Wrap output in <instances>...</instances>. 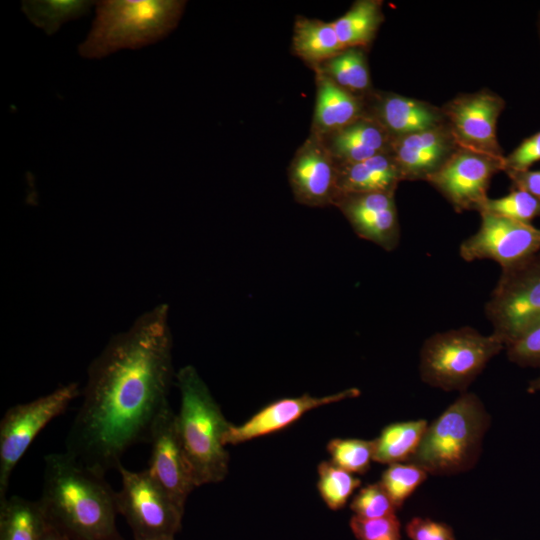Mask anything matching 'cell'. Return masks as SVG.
Wrapping results in <instances>:
<instances>
[{
	"label": "cell",
	"instance_id": "cell-3",
	"mask_svg": "<svg viewBox=\"0 0 540 540\" xmlns=\"http://www.w3.org/2000/svg\"><path fill=\"white\" fill-rule=\"evenodd\" d=\"M176 383L180 393L177 426L196 485L221 482L229 468L223 436L231 423L195 367H182Z\"/></svg>",
	"mask_w": 540,
	"mask_h": 540
},
{
	"label": "cell",
	"instance_id": "cell-18",
	"mask_svg": "<svg viewBox=\"0 0 540 540\" xmlns=\"http://www.w3.org/2000/svg\"><path fill=\"white\" fill-rule=\"evenodd\" d=\"M365 113L380 123L392 138L440 126L441 108L393 92H371L364 97Z\"/></svg>",
	"mask_w": 540,
	"mask_h": 540
},
{
	"label": "cell",
	"instance_id": "cell-41",
	"mask_svg": "<svg viewBox=\"0 0 540 540\" xmlns=\"http://www.w3.org/2000/svg\"><path fill=\"white\" fill-rule=\"evenodd\" d=\"M539 33H540V19H539Z\"/></svg>",
	"mask_w": 540,
	"mask_h": 540
},
{
	"label": "cell",
	"instance_id": "cell-27",
	"mask_svg": "<svg viewBox=\"0 0 540 540\" xmlns=\"http://www.w3.org/2000/svg\"><path fill=\"white\" fill-rule=\"evenodd\" d=\"M95 3L91 0H29L22 1L21 8L32 24L47 35H53L64 23L87 15Z\"/></svg>",
	"mask_w": 540,
	"mask_h": 540
},
{
	"label": "cell",
	"instance_id": "cell-35",
	"mask_svg": "<svg viewBox=\"0 0 540 540\" xmlns=\"http://www.w3.org/2000/svg\"><path fill=\"white\" fill-rule=\"evenodd\" d=\"M540 161V131L525 138L511 153L504 156V171H525Z\"/></svg>",
	"mask_w": 540,
	"mask_h": 540
},
{
	"label": "cell",
	"instance_id": "cell-13",
	"mask_svg": "<svg viewBox=\"0 0 540 540\" xmlns=\"http://www.w3.org/2000/svg\"><path fill=\"white\" fill-rule=\"evenodd\" d=\"M148 443L151 445L149 474L184 511L186 500L197 485L179 435L177 414L170 405L155 421Z\"/></svg>",
	"mask_w": 540,
	"mask_h": 540
},
{
	"label": "cell",
	"instance_id": "cell-36",
	"mask_svg": "<svg viewBox=\"0 0 540 540\" xmlns=\"http://www.w3.org/2000/svg\"><path fill=\"white\" fill-rule=\"evenodd\" d=\"M405 531L411 540H456L449 525L429 518H412Z\"/></svg>",
	"mask_w": 540,
	"mask_h": 540
},
{
	"label": "cell",
	"instance_id": "cell-5",
	"mask_svg": "<svg viewBox=\"0 0 540 540\" xmlns=\"http://www.w3.org/2000/svg\"><path fill=\"white\" fill-rule=\"evenodd\" d=\"M490 416L474 393L463 392L427 426L409 462L432 475H455L472 469L481 453Z\"/></svg>",
	"mask_w": 540,
	"mask_h": 540
},
{
	"label": "cell",
	"instance_id": "cell-31",
	"mask_svg": "<svg viewBox=\"0 0 540 540\" xmlns=\"http://www.w3.org/2000/svg\"><path fill=\"white\" fill-rule=\"evenodd\" d=\"M427 475L428 473L423 468L414 463H395L388 466L379 483L399 509L426 480Z\"/></svg>",
	"mask_w": 540,
	"mask_h": 540
},
{
	"label": "cell",
	"instance_id": "cell-23",
	"mask_svg": "<svg viewBox=\"0 0 540 540\" xmlns=\"http://www.w3.org/2000/svg\"><path fill=\"white\" fill-rule=\"evenodd\" d=\"M46 525L39 500L12 495L0 501V540H41Z\"/></svg>",
	"mask_w": 540,
	"mask_h": 540
},
{
	"label": "cell",
	"instance_id": "cell-1",
	"mask_svg": "<svg viewBox=\"0 0 540 540\" xmlns=\"http://www.w3.org/2000/svg\"><path fill=\"white\" fill-rule=\"evenodd\" d=\"M169 306L143 312L114 334L87 370L65 451L106 475L132 446L148 443L173 383Z\"/></svg>",
	"mask_w": 540,
	"mask_h": 540
},
{
	"label": "cell",
	"instance_id": "cell-15",
	"mask_svg": "<svg viewBox=\"0 0 540 540\" xmlns=\"http://www.w3.org/2000/svg\"><path fill=\"white\" fill-rule=\"evenodd\" d=\"M334 206L360 238L388 252L399 245L401 230L395 192L342 194Z\"/></svg>",
	"mask_w": 540,
	"mask_h": 540
},
{
	"label": "cell",
	"instance_id": "cell-10",
	"mask_svg": "<svg viewBox=\"0 0 540 540\" xmlns=\"http://www.w3.org/2000/svg\"><path fill=\"white\" fill-rule=\"evenodd\" d=\"M504 171V157H494L458 147L445 164L426 181L456 210L480 209L495 174Z\"/></svg>",
	"mask_w": 540,
	"mask_h": 540
},
{
	"label": "cell",
	"instance_id": "cell-21",
	"mask_svg": "<svg viewBox=\"0 0 540 540\" xmlns=\"http://www.w3.org/2000/svg\"><path fill=\"white\" fill-rule=\"evenodd\" d=\"M401 181L403 177L390 151L359 162L337 164L338 196L395 192Z\"/></svg>",
	"mask_w": 540,
	"mask_h": 540
},
{
	"label": "cell",
	"instance_id": "cell-28",
	"mask_svg": "<svg viewBox=\"0 0 540 540\" xmlns=\"http://www.w3.org/2000/svg\"><path fill=\"white\" fill-rule=\"evenodd\" d=\"M360 484V479L331 461H323L318 465L317 488L331 510L343 508Z\"/></svg>",
	"mask_w": 540,
	"mask_h": 540
},
{
	"label": "cell",
	"instance_id": "cell-38",
	"mask_svg": "<svg viewBox=\"0 0 540 540\" xmlns=\"http://www.w3.org/2000/svg\"><path fill=\"white\" fill-rule=\"evenodd\" d=\"M41 540H74L47 522Z\"/></svg>",
	"mask_w": 540,
	"mask_h": 540
},
{
	"label": "cell",
	"instance_id": "cell-16",
	"mask_svg": "<svg viewBox=\"0 0 540 540\" xmlns=\"http://www.w3.org/2000/svg\"><path fill=\"white\" fill-rule=\"evenodd\" d=\"M360 389L347 388L334 394L316 397L303 394L276 400L240 425L230 424L223 436V443L236 445L249 440L280 431L300 419L305 413L318 407L356 398Z\"/></svg>",
	"mask_w": 540,
	"mask_h": 540
},
{
	"label": "cell",
	"instance_id": "cell-40",
	"mask_svg": "<svg viewBox=\"0 0 540 540\" xmlns=\"http://www.w3.org/2000/svg\"><path fill=\"white\" fill-rule=\"evenodd\" d=\"M151 540H175V539H174V536L170 535V536H162V537L154 538Z\"/></svg>",
	"mask_w": 540,
	"mask_h": 540
},
{
	"label": "cell",
	"instance_id": "cell-20",
	"mask_svg": "<svg viewBox=\"0 0 540 540\" xmlns=\"http://www.w3.org/2000/svg\"><path fill=\"white\" fill-rule=\"evenodd\" d=\"M316 73V104L312 134L320 137L338 131L365 114L364 97L354 95L326 75Z\"/></svg>",
	"mask_w": 540,
	"mask_h": 540
},
{
	"label": "cell",
	"instance_id": "cell-34",
	"mask_svg": "<svg viewBox=\"0 0 540 540\" xmlns=\"http://www.w3.org/2000/svg\"><path fill=\"white\" fill-rule=\"evenodd\" d=\"M505 348L512 363L521 367L540 368V321L526 329Z\"/></svg>",
	"mask_w": 540,
	"mask_h": 540
},
{
	"label": "cell",
	"instance_id": "cell-4",
	"mask_svg": "<svg viewBox=\"0 0 540 540\" xmlns=\"http://www.w3.org/2000/svg\"><path fill=\"white\" fill-rule=\"evenodd\" d=\"M186 5L179 0H104L96 2V17L78 51L99 59L120 49L154 44L173 31Z\"/></svg>",
	"mask_w": 540,
	"mask_h": 540
},
{
	"label": "cell",
	"instance_id": "cell-22",
	"mask_svg": "<svg viewBox=\"0 0 540 540\" xmlns=\"http://www.w3.org/2000/svg\"><path fill=\"white\" fill-rule=\"evenodd\" d=\"M293 52L312 68L339 54L345 48L332 22L298 17L295 21Z\"/></svg>",
	"mask_w": 540,
	"mask_h": 540
},
{
	"label": "cell",
	"instance_id": "cell-8",
	"mask_svg": "<svg viewBox=\"0 0 540 540\" xmlns=\"http://www.w3.org/2000/svg\"><path fill=\"white\" fill-rule=\"evenodd\" d=\"M80 394L79 383L71 382L6 410L0 421V501L7 497L12 472L33 440Z\"/></svg>",
	"mask_w": 540,
	"mask_h": 540
},
{
	"label": "cell",
	"instance_id": "cell-12",
	"mask_svg": "<svg viewBox=\"0 0 540 540\" xmlns=\"http://www.w3.org/2000/svg\"><path fill=\"white\" fill-rule=\"evenodd\" d=\"M480 217L478 230L460 245L459 254L465 261L489 259L503 269L540 251V228L487 213Z\"/></svg>",
	"mask_w": 540,
	"mask_h": 540
},
{
	"label": "cell",
	"instance_id": "cell-19",
	"mask_svg": "<svg viewBox=\"0 0 540 540\" xmlns=\"http://www.w3.org/2000/svg\"><path fill=\"white\" fill-rule=\"evenodd\" d=\"M321 139L336 163L342 164L359 162L389 152L392 136L365 113L353 123Z\"/></svg>",
	"mask_w": 540,
	"mask_h": 540
},
{
	"label": "cell",
	"instance_id": "cell-9",
	"mask_svg": "<svg viewBox=\"0 0 540 540\" xmlns=\"http://www.w3.org/2000/svg\"><path fill=\"white\" fill-rule=\"evenodd\" d=\"M121 489L116 507L127 521L135 540L175 536L181 529V510L152 478L147 469L131 471L120 464Z\"/></svg>",
	"mask_w": 540,
	"mask_h": 540
},
{
	"label": "cell",
	"instance_id": "cell-33",
	"mask_svg": "<svg viewBox=\"0 0 540 540\" xmlns=\"http://www.w3.org/2000/svg\"><path fill=\"white\" fill-rule=\"evenodd\" d=\"M350 527L357 540H402L400 521L395 514L375 519L354 515Z\"/></svg>",
	"mask_w": 540,
	"mask_h": 540
},
{
	"label": "cell",
	"instance_id": "cell-17",
	"mask_svg": "<svg viewBox=\"0 0 540 540\" xmlns=\"http://www.w3.org/2000/svg\"><path fill=\"white\" fill-rule=\"evenodd\" d=\"M458 148L446 123L392 138L390 153L403 181H426Z\"/></svg>",
	"mask_w": 540,
	"mask_h": 540
},
{
	"label": "cell",
	"instance_id": "cell-11",
	"mask_svg": "<svg viewBox=\"0 0 540 540\" xmlns=\"http://www.w3.org/2000/svg\"><path fill=\"white\" fill-rule=\"evenodd\" d=\"M504 107L501 96L482 89L459 94L441 109L458 147L504 157L497 138V121Z\"/></svg>",
	"mask_w": 540,
	"mask_h": 540
},
{
	"label": "cell",
	"instance_id": "cell-26",
	"mask_svg": "<svg viewBox=\"0 0 540 540\" xmlns=\"http://www.w3.org/2000/svg\"><path fill=\"white\" fill-rule=\"evenodd\" d=\"M348 92L365 97L371 93V78L365 49L345 48L339 54L313 68Z\"/></svg>",
	"mask_w": 540,
	"mask_h": 540
},
{
	"label": "cell",
	"instance_id": "cell-24",
	"mask_svg": "<svg viewBox=\"0 0 540 540\" xmlns=\"http://www.w3.org/2000/svg\"><path fill=\"white\" fill-rule=\"evenodd\" d=\"M380 0H357L341 17L332 22L344 48L369 45L384 21Z\"/></svg>",
	"mask_w": 540,
	"mask_h": 540
},
{
	"label": "cell",
	"instance_id": "cell-30",
	"mask_svg": "<svg viewBox=\"0 0 540 540\" xmlns=\"http://www.w3.org/2000/svg\"><path fill=\"white\" fill-rule=\"evenodd\" d=\"M374 440L335 438L327 444L331 462L356 474H365L374 456Z\"/></svg>",
	"mask_w": 540,
	"mask_h": 540
},
{
	"label": "cell",
	"instance_id": "cell-7",
	"mask_svg": "<svg viewBox=\"0 0 540 540\" xmlns=\"http://www.w3.org/2000/svg\"><path fill=\"white\" fill-rule=\"evenodd\" d=\"M485 315L505 347L540 321V253L502 269Z\"/></svg>",
	"mask_w": 540,
	"mask_h": 540
},
{
	"label": "cell",
	"instance_id": "cell-2",
	"mask_svg": "<svg viewBox=\"0 0 540 540\" xmlns=\"http://www.w3.org/2000/svg\"><path fill=\"white\" fill-rule=\"evenodd\" d=\"M116 492L105 475L68 452L44 457L38 499L49 524L74 540H124L118 531Z\"/></svg>",
	"mask_w": 540,
	"mask_h": 540
},
{
	"label": "cell",
	"instance_id": "cell-14",
	"mask_svg": "<svg viewBox=\"0 0 540 540\" xmlns=\"http://www.w3.org/2000/svg\"><path fill=\"white\" fill-rule=\"evenodd\" d=\"M294 199L309 207L334 205L338 197L337 163L321 137L310 134L288 167Z\"/></svg>",
	"mask_w": 540,
	"mask_h": 540
},
{
	"label": "cell",
	"instance_id": "cell-25",
	"mask_svg": "<svg viewBox=\"0 0 540 540\" xmlns=\"http://www.w3.org/2000/svg\"><path fill=\"white\" fill-rule=\"evenodd\" d=\"M428 426L424 419L395 422L384 427L374 439L373 461L381 464L409 462Z\"/></svg>",
	"mask_w": 540,
	"mask_h": 540
},
{
	"label": "cell",
	"instance_id": "cell-37",
	"mask_svg": "<svg viewBox=\"0 0 540 540\" xmlns=\"http://www.w3.org/2000/svg\"><path fill=\"white\" fill-rule=\"evenodd\" d=\"M514 188L529 192L540 199V170L505 172Z\"/></svg>",
	"mask_w": 540,
	"mask_h": 540
},
{
	"label": "cell",
	"instance_id": "cell-39",
	"mask_svg": "<svg viewBox=\"0 0 540 540\" xmlns=\"http://www.w3.org/2000/svg\"><path fill=\"white\" fill-rule=\"evenodd\" d=\"M527 391L529 393H536L540 391V375L529 382Z\"/></svg>",
	"mask_w": 540,
	"mask_h": 540
},
{
	"label": "cell",
	"instance_id": "cell-29",
	"mask_svg": "<svg viewBox=\"0 0 540 540\" xmlns=\"http://www.w3.org/2000/svg\"><path fill=\"white\" fill-rule=\"evenodd\" d=\"M478 213L496 215L522 223L540 217V199L521 189H514L500 198H487Z\"/></svg>",
	"mask_w": 540,
	"mask_h": 540
},
{
	"label": "cell",
	"instance_id": "cell-6",
	"mask_svg": "<svg viewBox=\"0 0 540 540\" xmlns=\"http://www.w3.org/2000/svg\"><path fill=\"white\" fill-rule=\"evenodd\" d=\"M503 348L496 335H484L470 326L436 333L425 340L420 351L421 379L444 391L466 392Z\"/></svg>",
	"mask_w": 540,
	"mask_h": 540
},
{
	"label": "cell",
	"instance_id": "cell-32",
	"mask_svg": "<svg viewBox=\"0 0 540 540\" xmlns=\"http://www.w3.org/2000/svg\"><path fill=\"white\" fill-rule=\"evenodd\" d=\"M350 508L355 516L365 519L393 515L397 510L379 482L361 488L351 501Z\"/></svg>",
	"mask_w": 540,
	"mask_h": 540
}]
</instances>
